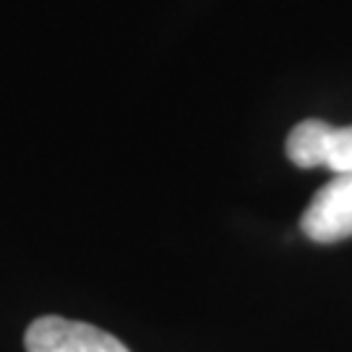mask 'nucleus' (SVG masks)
<instances>
[{"label":"nucleus","mask_w":352,"mask_h":352,"mask_svg":"<svg viewBox=\"0 0 352 352\" xmlns=\"http://www.w3.org/2000/svg\"><path fill=\"white\" fill-rule=\"evenodd\" d=\"M287 157L302 170L329 167L334 175H352V126L334 128L324 120H302L289 131Z\"/></svg>","instance_id":"1"},{"label":"nucleus","mask_w":352,"mask_h":352,"mask_svg":"<svg viewBox=\"0 0 352 352\" xmlns=\"http://www.w3.org/2000/svg\"><path fill=\"white\" fill-rule=\"evenodd\" d=\"M300 230L314 243L352 238V175H334L302 212Z\"/></svg>","instance_id":"3"},{"label":"nucleus","mask_w":352,"mask_h":352,"mask_svg":"<svg viewBox=\"0 0 352 352\" xmlns=\"http://www.w3.org/2000/svg\"><path fill=\"white\" fill-rule=\"evenodd\" d=\"M24 347L26 352H128L113 334L60 316H42L32 321L24 334Z\"/></svg>","instance_id":"2"}]
</instances>
